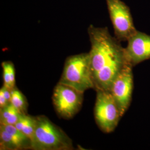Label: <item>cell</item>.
<instances>
[{
	"mask_svg": "<svg viewBox=\"0 0 150 150\" xmlns=\"http://www.w3.org/2000/svg\"><path fill=\"white\" fill-rule=\"evenodd\" d=\"M2 67L3 70V86L12 90L16 87L14 65L11 61H5L2 63Z\"/></svg>",
	"mask_w": 150,
	"mask_h": 150,
	"instance_id": "10",
	"label": "cell"
},
{
	"mask_svg": "<svg viewBox=\"0 0 150 150\" xmlns=\"http://www.w3.org/2000/svg\"><path fill=\"white\" fill-rule=\"evenodd\" d=\"M132 66L127 64L116 77L109 92L123 115L130 105L134 87Z\"/></svg>",
	"mask_w": 150,
	"mask_h": 150,
	"instance_id": "7",
	"label": "cell"
},
{
	"mask_svg": "<svg viewBox=\"0 0 150 150\" xmlns=\"http://www.w3.org/2000/svg\"><path fill=\"white\" fill-rule=\"evenodd\" d=\"M115 37L127 41L137 31L135 28L130 8L121 0H106Z\"/></svg>",
	"mask_w": 150,
	"mask_h": 150,
	"instance_id": "6",
	"label": "cell"
},
{
	"mask_svg": "<svg viewBox=\"0 0 150 150\" xmlns=\"http://www.w3.org/2000/svg\"><path fill=\"white\" fill-rule=\"evenodd\" d=\"M36 129L31 140L33 150H72V141L64 131L44 115L35 116Z\"/></svg>",
	"mask_w": 150,
	"mask_h": 150,
	"instance_id": "2",
	"label": "cell"
},
{
	"mask_svg": "<svg viewBox=\"0 0 150 150\" xmlns=\"http://www.w3.org/2000/svg\"><path fill=\"white\" fill-rule=\"evenodd\" d=\"M83 93L71 86L59 82L54 88L52 101L61 117L72 118L81 108Z\"/></svg>",
	"mask_w": 150,
	"mask_h": 150,
	"instance_id": "5",
	"label": "cell"
},
{
	"mask_svg": "<svg viewBox=\"0 0 150 150\" xmlns=\"http://www.w3.org/2000/svg\"><path fill=\"white\" fill-rule=\"evenodd\" d=\"M0 150H21L11 134L1 127H0Z\"/></svg>",
	"mask_w": 150,
	"mask_h": 150,
	"instance_id": "12",
	"label": "cell"
},
{
	"mask_svg": "<svg viewBox=\"0 0 150 150\" xmlns=\"http://www.w3.org/2000/svg\"><path fill=\"white\" fill-rule=\"evenodd\" d=\"M11 104L21 113H26L27 102L25 96L16 87L11 90Z\"/></svg>",
	"mask_w": 150,
	"mask_h": 150,
	"instance_id": "11",
	"label": "cell"
},
{
	"mask_svg": "<svg viewBox=\"0 0 150 150\" xmlns=\"http://www.w3.org/2000/svg\"><path fill=\"white\" fill-rule=\"evenodd\" d=\"M36 129V118L35 116L28 115L27 122L22 129V132L32 140Z\"/></svg>",
	"mask_w": 150,
	"mask_h": 150,
	"instance_id": "13",
	"label": "cell"
},
{
	"mask_svg": "<svg viewBox=\"0 0 150 150\" xmlns=\"http://www.w3.org/2000/svg\"><path fill=\"white\" fill-rule=\"evenodd\" d=\"M125 51L128 63L132 67L150 59V35L137 31L127 40Z\"/></svg>",
	"mask_w": 150,
	"mask_h": 150,
	"instance_id": "8",
	"label": "cell"
},
{
	"mask_svg": "<svg viewBox=\"0 0 150 150\" xmlns=\"http://www.w3.org/2000/svg\"><path fill=\"white\" fill-rule=\"evenodd\" d=\"M21 113L11 103L8 104L0 108V125H15Z\"/></svg>",
	"mask_w": 150,
	"mask_h": 150,
	"instance_id": "9",
	"label": "cell"
},
{
	"mask_svg": "<svg viewBox=\"0 0 150 150\" xmlns=\"http://www.w3.org/2000/svg\"><path fill=\"white\" fill-rule=\"evenodd\" d=\"M1 91H2L4 96L5 97L6 99L7 100V101L9 103H10L11 102V90L6 87L5 86H3L1 90Z\"/></svg>",
	"mask_w": 150,
	"mask_h": 150,
	"instance_id": "14",
	"label": "cell"
},
{
	"mask_svg": "<svg viewBox=\"0 0 150 150\" xmlns=\"http://www.w3.org/2000/svg\"><path fill=\"white\" fill-rule=\"evenodd\" d=\"M59 82L82 92L90 88L94 89L89 54L82 53L68 57Z\"/></svg>",
	"mask_w": 150,
	"mask_h": 150,
	"instance_id": "3",
	"label": "cell"
},
{
	"mask_svg": "<svg viewBox=\"0 0 150 150\" xmlns=\"http://www.w3.org/2000/svg\"><path fill=\"white\" fill-rule=\"evenodd\" d=\"M96 91V98L94 110L96 122L103 132L110 133L116 129L123 115L109 91Z\"/></svg>",
	"mask_w": 150,
	"mask_h": 150,
	"instance_id": "4",
	"label": "cell"
},
{
	"mask_svg": "<svg viewBox=\"0 0 150 150\" xmlns=\"http://www.w3.org/2000/svg\"><path fill=\"white\" fill-rule=\"evenodd\" d=\"M9 103L7 101L2 91L0 90V108L5 107Z\"/></svg>",
	"mask_w": 150,
	"mask_h": 150,
	"instance_id": "15",
	"label": "cell"
},
{
	"mask_svg": "<svg viewBox=\"0 0 150 150\" xmlns=\"http://www.w3.org/2000/svg\"><path fill=\"white\" fill-rule=\"evenodd\" d=\"M87 32L91 43L88 54L94 89L109 91L116 77L129 64L125 48L107 27L91 25Z\"/></svg>",
	"mask_w": 150,
	"mask_h": 150,
	"instance_id": "1",
	"label": "cell"
}]
</instances>
